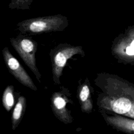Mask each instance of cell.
Listing matches in <instances>:
<instances>
[{
  "instance_id": "obj_12",
  "label": "cell",
  "mask_w": 134,
  "mask_h": 134,
  "mask_svg": "<svg viewBox=\"0 0 134 134\" xmlns=\"http://www.w3.org/2000/svg\"><path fill=\"white\" fill-rule=\"evenodd\" d=\"M126 52L128 55H134V40L132 41L131 44L126 48Z\"/></svg>"
},
{
  "instance_id": "obj_9",
  "label": "cell",
  "mask_w": 134,
  "mask_h": 134,
  "mask_svg": "<svg viewBox=\"0 0 134 134\" xmlns=\"http://www.w3.org/2000/svg\"><path fill=\"white\" fill-rule=\"evenodd\" d=\"M78 97L81 104V109L84 112H89L92 108L90 98V91L87 85H83L78 92Z\"/></svg>"
},
{
  "instance_id": "obj_8",
  "label": "cell",
  "mask_w": 134,
  "mask_h": 134,
  "mask_svg": "<svg viewBox=\"0 0 134 134\" xmlns=\"http://www.w3.org/2000/svg\"><path fill=\"white\" fill-rule=\"evenodd\" d=\"M107 120L113 126L121 130L134 132V120L122 117H108Z\"/></svg>"
},
{
  "instance_id": "obj_6",
  "label": "cell",
  "mask_w": 134,
  "mask_h": 134,
  "mask_svg": "<svg viewBox=\"0 0 134 134\" xmlns=\"http://www.w3.org/2000/svg\"><path fill=\"white\" fill-rule=\"evenodd\" d=\"M26 106V98L23 96L19 97L13 109L11 118L12 128L13 130H15L25 114Z\"/></svg>"
},
{
  "instance_id": "obj_13",
  "label": "cell",
  "mask_w": 134,
  "mask_h": 134,
  "mask_svg": "<svg viewBox=\"0 0 134 134\" xmlns=\"http://www.w3.org/2000/svg\"><path fill=\"white\" fill-rule=\"evenodd\" d=\"M126 116L130 117L131 118H134V103H132L131 109L126 114Z\"/></svg>"
},
{
  "instance_id": "obj_10",
  "label": "cell",
  "mask_w": 134,
  "mask_h": 134,
  "mask_svg": "<svg viewBox=\"0 0 134 134\" xmlns=\"http://www.w3.org/2000/svg\"><path fill=\"white\" fill-rule=\"evenodd\" d=\"M15 100L14 87L12 85H8L5 89L2 96L3 105L7 111L12 109L15 104Z\"/></svg>"
},
{
  "instance_id": "obj_11",
  "label": "cell",
  "mask_w": 134,
  "mask_h": 134,
  "mask_svg": "<svg viewBox=\"0 0 134 134\" xmlns=\"http://www.w3.org/2000/svg\"><path fill=\"white\" fill-rule=\"evenodd\" d=\"M33 0H10L8 7L10 9L26 10L30 8Z\"/></svg>"
},
{
  "instance_id": "obj_1",
  "label": "cell",
  "mask_w": 134,
  "mask_h": 134,
  "mask_svg": "<svg viewBox=\"0 0 134 134\" xmlns=\"http://www.w3.org/2000/svg\"><path fill=\"white\" fill-rule=\"evenodd\" d=\"M68 25L66 16L57 14L25 19L18 23L17 26L21 33L34 35L62 31Z\"/></svg>"
},
{
  "instance_id": "obj_2",
  "label": "cell",
  "mask_w": 134,
  "mask_h": 134,
  "mask_svg": "<svg viewBox=\"0 0 134 134\" xmlns=\"http://www.w3.org/2000/svg\"><path fill=\"white\" fill-rule=\"evenodd\" d=\"M10 41L25 63L34 73L37 80L40 82L41 75L37 67L36 62L37 42L30 37L21 35L10 38Z\"/></svg>"
},
{
  "instance_id": "obj_3",
  "label": "cell",
  "mask_w": 134,
  "mask_h": 134,
  "mask_svg": "<svg viewBox=\"0 0 134 134\" xmlns=\"http://www.w3.org/2000/svg\"><path fill=\"white\" fill-rule=\"evenodd\" d=\"M80 46H71L67 43L60 44L51 49L50 55L52 63V79L55 84H60V77L67 61L75 54H81Z\"/></svg>"
},
{
  "instance_id": "obj_7",
  "label": "cell",
  "mask_w": 134,
  "mask_h": 134,
  "mask_svg": "<svg viewBox=\"0 0 134 134\" xmlns=\"http://www.w3.org/2000/svg\"><path fill=\"white\" fill-rule=\"evenodd\" d=\"M131 101L126 97H120L110 102L111 109L118 114L126 115L131 109Z\"/></svg>"
},
{
  "instance_id": "obj_5",
  "label": "cell",
  "mask_w": 134,
  "mask_h": 134,
  "mask_svg": "<svg viewBox=\"0 0 134 134\" xmlns=\"http://www.w3.org/2000/svg\"><path fill=\"white\" fill-rule=\"evenodd\" d=\"M69 100L68 97L60 92L53 93L51 98V106L53 114L57 118L65 124L73 121L70 111L66 107Z\"/></svg>"
},
{
  "instance_id": "obj_4",
  "label": "cell",
  "mask_w": 134,
  "mask_h": 134,
  "mask_svg": "<svg viewBox=\"0 0 134 134\" xmlns=\"http://www.w3.org/2000/svg\"><path fill=\"white\" fill-rule=\"evenodd\" d=\"M2 53L6 66L14 77L22 85L32 90L37 91V87L32 79L17 59L12 54L7 47L4 48Z\"/></svg>"
}]
</instances>
